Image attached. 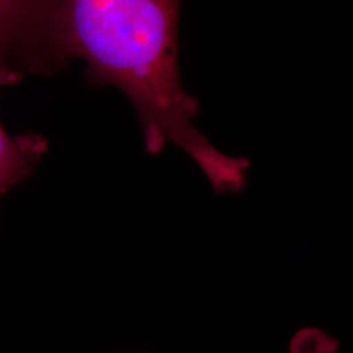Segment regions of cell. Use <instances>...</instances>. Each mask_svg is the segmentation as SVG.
<instances>
[{
  "instance_id": "cell-1",
  "label": "cell",
  "mask_w": 353,
  "mask_h": 353,
  "mask_svg": "<svg viewBox=\"0 0 353 353\" xmlns=\"http://www.w3.org/2000/svg\"><path fill=\"white\" fill-rule=\"evenodd\" d=\"M181 10L176 0H59L64 62L85 61L90 85L126 94L148 154L159 156L169 140L194 159L217 195L240 194L250 161L219 151L192 126L201 108L182 84Z\"/></svg>"
},
{
  "instance_id": "cell-2",
  "label": "cell",
  "mask_w": 353,
  "mask_h": 353,
  "mask_svg": "<svg viewBox=\"0 0 353 353\" xmlns=\"http://www.w3.org/2000/svg\"><path fill=\"white\" fill-rule=\"evenodd\" d=\"M59 0H0V61L24 76L64 70L58 34Z\"/></svg>"
},
{
  "instance_id": "cell-3",
  "label": "cell",
  "mask_w": 353,
  "mask_h": 353,
  "mask_svg": "<svg viewBox=\"0 0 353 353\" xmlns=\"http://www.w3.org/2000/svg\"><path fill=\"white\" fill-rule=\"evenodd\" d=\"M48 150V140L37 132L11 138L0 123V199L33 174Z\"/></svg>"
},
{
  "instance_id": "cell-4",
  "label": "cell",
  "mask_w": 353,
  "mask_h": 353,
  "mask_svg": "<svg viewBox=\"0 0 353 353\" xmlns=\"http://www.w3.org/2000/svg\"><path fill=\"white\" fill-rule=\"evenodd\" d=\"M338 343L316 328L301 330L290 343V353H335Z\"/></svg>"
},
{
  "instance_id": "cell-5",
  "label": "cell",
  "mask_w": 353,
  "mask_h": 353,
  "mask_svg": "<svg viewBox=\"0 0 353 353\" xmlns=\"http://www.w3.org/2000/svg\"><path fill=\"white\" fill-rule=\"evenodd\" d=\"M23 77L24 76L19 74V72H16L8 64H6L3 61H0V87L16 84L20 80H23Z\"/></svg>"
}]
</instances>
